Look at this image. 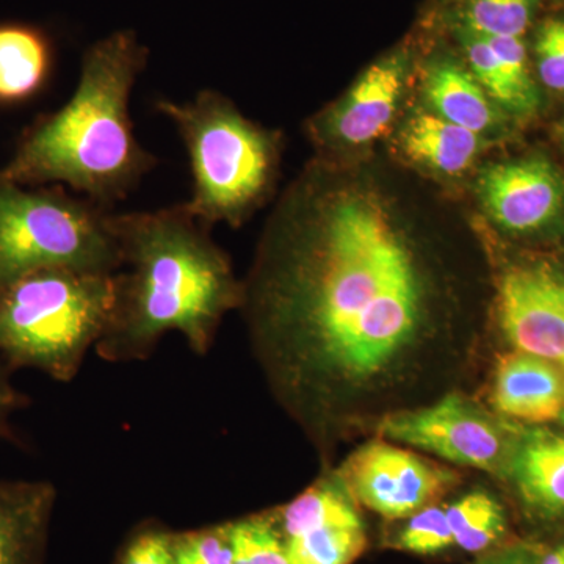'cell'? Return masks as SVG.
<instances>
[{
    "label": "cell",
    "mask_w": 564,
    "mask_h": 564,
    "mask_svg": "<svg viewBox=\"0 0 564 564\" xmlns=\"http://www.w3.org/2000/svg\"><path fill=\"white\" fill-rule=\"evenodd\" d=\"M456 35L462 44L467 68L492 102L518 117H527L524 106L508 77L503 62L489 40L463 28H456Z\"/></svg>",
    "instance_id": "cell-21"
},
{
    "label": "cell",
    "mask_w": 564,
    "mask_h": 564,
    "mask_svg": "<svg viewBox=\"0 0 564 564\" xmlns=\"http://www.w3.org/2000/svg\"><path fill=\"white\" fill-rule=\"evenodd\" d=\"M13 370L0 359V440L11 436V417L29 403L28 397L11 383Z\"/></svg>",
    "instance_id": "cell-29"
},
{
    "label": "cell",
    "mask_w": 564,
    "mask_h": 564,
    "mask_svg": "<svg viewBox=\"0 0 564 564\" xmlns=\"http://www.w3.org/2000/svg\"><path fill=\"white\" fill-rule=\"evenodd\" d=\"M174 554L177 564H232L228 522L174 533Z\"/></svg>",
    "instance_id": "cell-25"
},
{
    "label": "cell",
    "mask_w": 564,
    "mask_h": 564,
    "mask_svg": "<svg viewBox=\"0 0 564 564\" xmlns=\"http://www.w3.org/2000/svg\"><path fill=\"white\" fill-rule=\"evenodd\" d=\"M334 474L356 503L392 522L440 502L462 484L451 467L383 437L359 445Z\"/></svg>",
    "instance_id": "cell-8"
},
{
    "label": "cell",
    "mask_w": 564,
    "mask_h": 564,
    "mask_svg": "<svg viewBox=\"0 0 564 564\" xmlns=\"http://www.w3.org/2000/svg\"><path fill=\"white\" fill-rule=\"evenodd\" d=\"M155 110L172 121L188 155L192 196L185 209L209 228H239L272 195L280 135L248 120L212 88L184 102L159 99Z\"/></svg>",
    "instance_id": "cell-4"
},
{
    "label": "cell",
    "mask_w": 564,
    "mask_h": 564,
    "mask_svg": "<svg viewBox=\"0 0 564 564\" xmlns=\"http://www.w3.org/2000/svg\"><path fill=\"white\" fill-rule=\"evenodd\" d=\"M470 564H540V554L536 541L513 538L484 555L474 556Z\"/></svg>",
    "instance_id": "cell-28"
},
{
    "label": "cell",
    "mask_w": 564,
    "mask_h": 564,
    "mask_svg": "<svg viewBox=\"0 0 564 564\" xmlns=\"http://www.w3.org/2000/svg\"><path fill=\"white\" fill-rule=\"evenodd\" d=\"M115 564H177L174 533L155 525L137 530Z\"/></svg>",
    "instance_id": "cell-27"
},
{
    "label": "cell",
    "mask_w": 564,
    "mask_h": 564,
    "mask_svg": "<svg viewBox=\"0 0 564 564\" xmlns=\"http://www.w3.org/2000/svg\"><path fill=\"white\" fill-rule=\"evenodd\" d=\"M148 58L133 31L93 43L68 101L22 133L0 174L28 187L63 185L107 207L122 202L159 163L137 139L131 118Z\"/></svg>",
    "instance_id": "cell-3"
},
{
    "label": "cell",
    "mask_w": 564,
    "mask_h": 564,
    "mask_svg": "<svg viewBox=\"0 0 564 564\" xmlns=\"http://www.w3.org/2000/svg\"><path fill=\"white\" fill-rule=\"evenodd\" d=\"M494 321L513 350L564 373V265L544 258L503 263L492 280Z\"/></svg>",
    "instance_id": "cell-9"
},
{
    "label": "cell",
    "mask_w": 564,
    "mask_h": 564,
    "mask_svg": "<svg viewBox=\"0 0 564 564\" xmlns=\"http://www.w3.org/2000/svg\"><path fill=\"white\" fill-rule=\"evenodd\" d=\"M380 173L317 159L282 193L240 313L274 402L328 459L452 391L480 348V278Z\"/></svg>",
    "instance_id": "cell-1"
},
{
    "label": "cell",
    "mask_w": 564,
    "mask_h": 564,
    "mask_svg": "<svg viewBox=\"0 0 564 564\" xmlns=\"http://www.w3.org/2000/svg\"><path fill=\"white\" fill-rule=\"evenodd\" d=\"M55 502L51 481H0V564L46 563Z\"/></svg>",
    "instance_id": "cell-14"
},
{
    "label": "cell",
    "mask_w": 564,
    "mask_h": 564,
    "mask_svg": "<svg viewBox=\"0 0 564 564\" xmlns=\"http://www.w3.org/2000/svg\"><path fill=\"white\" fill-rule=\"evenodd\" d=\"M538 74L545 87L564 91V18H551L540 25L534 39Z\"/></svg>",
    "instance_id": "cell-26"
},
{
    "label": "cell",
    "mask_w": 564,
    "mask_h": 564,
    "mask_svg": "<svg viewBox=\"0 0 564 564\" xmlns=\"http://www.w3.org/2000/svg\"><path fill=\"white\" fill-rule=\"evenodd\" d=\"M558 423H560V425L564 426V410H563L562 415H560Z\"/></svg>",
    "instance_id": "cell-31"
},
{
    "label": "cell",
    "mask_w": 564,
    "mask_h": 564,
    "mask_svg": "<svg viewBox=\"0 0 564 564\" xmlns=\"http://www.w3.org/2000/svg\"><path fill=\"white\" fill-rule=\"evenodd\" d=\"M445 508L455 547L466 554L484 555L513 540L507 510L491 492L477 489Z\"/></svg>",
    "instance_id": "cell-19"
},
{
    "label": "cell",
    "mask_w": 564,
    "mask_h": 564,
    "mask_svg": "<svg viewBox=\"0 0 564 564\" xmlns=\"http://www.w3.org/2000/svg\"><path fill=\"white\" fill-rule=\"evenodd\" d=\"M121 251L117 300L95 351L111 364L147 361L169 333L195 355L214 347L221 322L243 302V280L184 203L113 215Z\"/></svg>",
    "instance_id": "cell-2"
},
{
    "label": "cell",
    "mask_w": 564,
    "mask_h": 564,
    "mask_svg": "<svg viewBox=\"0 0 564 564\" xmlns=\"http://www.w3.org/2000/svg\"><path fill=\"white\" fill-rule=\"evenodd\" d=\"M113 215L63 185L28 187L0 174V288L46 269L120 272Z\"/></svg>",
    "instance_id": "cell-6"
},
{
    "label": "cell",
    "mask_w": 564,
    "mask_h": 564,
    "mask_svg": "<svg viewBox=\"0 0 564 564\" xmlns=\"http://www.w3.org/2000/svg\"><path fill=\"white\" fill-rule=\"evenodd\" d=\"M503 481L527 521L543 529L564 525V433L519 425Z\"/></svg>",
    "instance_id": "cell-12"
},
{
    "label": "cell",
    "mask_w": 564,
    "mask_h": 564,
    "mask_svg": "<svg viewBox=\"0 0 564 564\" xmlns=\"http://www.w3.org/2000/svg\"><path fill=\"white\" fill-rule=\"evenodd\" d=\"M57 44L46 28L32 22H0V107L20 106L50 84Z\"/></svg>",
    "instance_id": "cell-15"
},
{
    "label": "cell",
    "mask_w": 564,
    "mask_h": 564,
    "mask_svg": "<svg viewBox=\"0 0 564 564\" xmlns=\"http://www.w3.org/2000/svg\"><path fill=\"white\" fill-rule=\"evenodd\" d=\"M411 68V52L397 47L364 70L351 90L310 122L323 150L364 148L389 131L399 111Z\"/></svg>",
    "instance_id": "cell-10"
},
{
    "label": "cell",
    "mask_w": 564,
    "mask_h": 564,
    "mask_svg": "<svg viewBox=\"0 0 564 564\" xmlns=\"http://www.w3.org/2000/svg\"><path fill=\"white\" fill-rule=\"evenodd\" d=\"M477 191L489 218L513 236L543 234L564 217V177L547 159L486 166Z\"/></svg>",
    "instance_id": "cell-11"
},
{
    "label": "cell",
    "mask_w": 564,
    "mask_h": 564,
    "mask_svg": "<svg viewBox=\"0 0 564 564\" xmlns=\"http://www.w3.org/2000/svg\"><path fill=\"white\" fill-rule=\"evenodd\" d=\"M485 147V137L429 109L411 115L400 132V151L404 158L441 176H462L473 169Z\"/></svg>",
    "instance_id": "cell-17"
},
{
    "label": "cell",
    "mask_w": 564,
    "mask_h": 564,
    "mask_svg": "<svg viewBox=\"0 0 564 564\" xmlns=\"http://www.w3.org/2000/svg\"><path fill=\"white\" fill-rule=\"evenodd\" d=\"M232 564H291L272 511L228 522Z\"/></svg>",
    "instance_id": "cell-23"
},
{
    "label": "cell",
    "mask_w": 564,
    "mask_h": 564,
    "mask_svg": "<svg viewBox=\"0 0 564 564\" xmlns=\"http://www.w3.org/2000/svg\"><path fill=\"white\" fill-rule=\"evenodd\" d=\"M536 541L540 564H564V534L552 541Z\"/></svg>",
    "instance_id": "cell-30"
},
{
    "label": "cell",
    "mask_w": 564,
    "mask_h": 564,
    "mask_svg": "<svg viewBox=\"0 0 564 564\" xmlns=\"http://www.w3.org/2000/svg\"><path fill=\"white\" fill-rule=\"evenodd\" d=\"M423 96L429 110L467 131L485 137L499 126L496 104L467 66L452 55H436L423 73Z\"/></svg>",
    "instance_id": "cell-16"
},
{
    "label": "cell",
    "mask_w": 564,
    "mask_h": 564,
    "mask_svg": "<svg viewBox=\"0 0 564 564\" xmlns=\"http://www.w3.org/2000/svg\"><path fill=\"white\" fill-rule=\"evenodd\" d=\"M518 430L519 423L486 410L463 391H452L423 406L386 415L375 434L505 480Z\"/></svg>",
    "instance_id": "cell-7"
},
{
    "label": "cell",
    "mask_w": 564,
    "mask_h": 564,
    "mask_svg": "<svg viewBox=\"0 0 564 564\" xmlns=\"http://www.w3.org/2000/svg\"><path fill=\"white\" fill-rule=\"evenodd\" d=\"M117 273L46 269L0 288V359L69 383L106 333Z\"/></svg>",
    "instance_id": "cell-5"
},
{
    "label": "cell",
    "mask_w": 564,
    "mask_h": 564,
    "mask_svg": "<svg viewBox=\"0 0 564 564\" xmlns=\"http://www.w3.org/2000/svg\"><path fill=\"white\" fill-rule=\"evenodd\" d=\"M489 402L508 421L543 425L558 422L564 410V373L530 352L511 350L494 367Z\"/></svg>",
    "instance_id": "cell-13"
},
{
    "label": "cell",
    "mask_w": 564,
    "mask_h": 564,
    "mask_svg": "<svg viewBox=\"0 0 564 564\" xmlns=\"http://www.w3.org/2000/svg\"><path fill=\"white\" fill-rule=\"evenodd\" d=\"M291 564H352L369 545L366 527H322L284 540Z\"/></svg>",
    "instance_id": "cell-20"
},
{
    "label": "cell",
    "mask_w": 564,
    "mask_h": 564,
    "mask_svg": "<svg viewBox=\"0 0 564 564\" xmlns=\"http://www.w3.org/2000/svg\"><path fill=\"white\" fill-rule=\"evenodd\" d=\"M282 540L322 527H366L359 505L336 474H328L272 511Z\"/></svg>",
    "instance_id": "cell-18"
},
{
    "label": "cell",
    "mask_w": 564,
    "mask_h": 564,
    "mask_svg": "<svg viewBox=\"0 0 564 564\" xmlns=\"http://www.w3.org/2000/svg\"><path fill=\"white\" fill-rule=\"evenodd\" d=\"M400 522L402 525L386 541L388 547L419 556L440 555L455 547L444 505H430Z\"/></svg>",
    "instance_id": "cell-24"
},
{
    "label": "cell",
    "mask_w": 564,
    "mask_h": 564,
    "mask_svg": "<svg viewBox=\"0 0 564 564\" xmlns=\"http://www.w3.org/2000/svg\"><path fill=\"white\" fill-rule=\"evenodd\" d=\"M540 0H466L456 28L492 39H522Z\"/></svg>",
    "instance_id": "cell-22"
}]
</instances>
